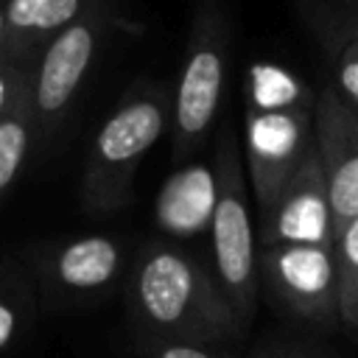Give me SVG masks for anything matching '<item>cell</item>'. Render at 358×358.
Masks as SVG:
<instances>
[{
    "label": "cell",
    "instance_id": "obj_1",
    "mask_svg": "<svg viewBox=\"0 0 358 358\" xmlns=\"http://www.w3.org/2000/svg\"><path fill=\"white\" fill-rule=\"evenodd\" d=\"M129 313L151 341L210 344L241 330L213 268L171 241H148L126 285Z\"/></svg>",
    "mask_w": 358,
    "mask_h": 358
},
{
    "label": "cell",
    "instance_id": "obj_2",
    "mask_svg": "<svg viewBox=\"0 0 358 358\" xmlns=\"http://www.w3.org/2000/svg\"><path fill=\"white\" fill-rule=\"evenodd\" d=\"M171 101L162 84L140 81L106 115L90 143L78 187L90 215H112L129 204L143 157L171 123Z\"/></svg>",
    "mask_w": 358,
    "mask_h": 358
},
{
    "label": "cell",
    "instance_id": "obj_3",
    "mask_svg": "<svg viewBox=\"0 0 358 358\" xmlns=\"http://www.w3.org/2000/svg\"><path fill=\"white\" fill-rule=\"evenodd\" d=\"M215 176H218V201L210 224V249H213V274L241 324L252 322L257 308V232L252 227V210L246 196V176L235 131L224 126L215 148Z\"/></svg>",
    "mask_w": 358,
    "mask_h": 358
},
{
    "label": "cell",
    "instance_id": "obj_4",
    "mask_svg": "<svg viewBox=\"0 0 358 358\" xmlns=\"http://www.w3.org/2000/svg\"><path fill=\"white\" fill-rule=\"evenodd\" d=\"M229 59V25L221 8H199L185 62L179 70L176 92L171 101V159L182 162L193 157L215 126Z\"/></svg>",
    "mask_w": 358,
    "mask_h": 358
},
{
    "label": "cell",
    "instance_id": "obj_5",
    "mask_svg": "<svg viewBox=\"0 0 358 358\" xmlns=\"http://www.w3.org/2000/svg\"><path fill=\"white\" fill-rule=\"evenodd\" d=\"M112 25L115 0H98L84 17L59 31L34 59L31 109L36 120V145H48L62 129Z\"/></svg>",
    "mask_w": 358,
    "mask_h": 358
},
{
    "label": "cell",
    "instance_id": "obj_6",
    "mask_svg": "<svg viewBox=\"0 0 358 358\" xmlns=\"http://www.w3.org/2000/svg\"><path fill=\"white\" fill-rule=\"evenodd\" d=\"M126 249L112 235H81L62 243H50L25 260L39 305L73 308L103 299L120 280Z\"/></svg>",
    "mask_w": 358,
    "mask_h": 358
},
{
    "label": "cell",
    "instance_id": "obj_7",
    "mask_svg": "<svg viewBox=\"0 0 358 358\" xmlns=\"http://www.w3.org/2000/svg\"><path fill=\"white\" fill-rule=\"evenodd\" d=\"M313 106L316 103L282 109H246V168L257 213H263L271 204L280 187L316 148Z\"/></svg>",
    "mask_w": 358,
    "mask_h": 358
},
{
    "label": "cell",
    "instance_id": "obj_8",
    "mask_svg": "<svg viewBox=\"0 0 358 358\" xmlns=\"http://www.w3.org/2000/svg\"><path fill=\"white\" fill-rule=\"evenodd\" d=\"M257 266L271 294L294 313L319 322L338 316L336 246H266L257 252Z\"/></svg>",
    "mask_w": 358,
    "mask_h": 358
},
{
    "label": "cell",
    "instance_id": "obj_9",
    "mask_svg": "<svg viewBox=\"0 0 358 358\" xmlns=\"http://www.w3.org/2000/svg\"><path fill=\"white\" fill-rule=\"evenodd\" d=\"M260 249L266 246H336L338 229L327 196V179L316 148L260 213Z\"/></svg>",
    "mask_w": 358,
    "mask_h": 358
},
{
    "label": "cell",
    "instance_id": "obj_10",
    "mask_svg": "<svg viewBox=\"0 0 358 358\" xmlns=\"http://www.w3.org/2000/svg\"><path fill=\"white\" fill-rule=\"evenodd\" d=\"M313 140L327 179L336 229L341 232L358 218V112L350 109L333 87L316 95Z\"/></svg>",
    "mask_w": 358,
    "mask_h": 358
},
{
    "label": "cell",
    "instance_id": "obj_11",
    "mask_svg": "<svg viewBox=\"0 0 358 358\" xmlns=\"http://www.w3.org/2000/svg\"><path fill=\"white\" fill-rule=\"evenodd\" d=\"M218 201L215 165L193 162L176 168L159 187L154 201V221L168 238L210 235L213 213Z\"/></svg>",
    "mask_w": 358,
    "mask_h": 358
},
{
    "label": "cell",
    "instance_id": "obj_12",
    "mask_svg": "<svg viewBox=\"0 0 358 358\" xmlns=\"http://www.w3.org/2000/svg\"><path fill=\"white\" fill-rule=\"evenodd\" d=\"M98 0H6L8 59L34 62L39 50Z\"/></svg>",
    "mask_w": 358,
    "mask_h": 358
},
{
    "label": "cell",
    "instance_id": "obj_13",
    "mask_svg": "<svg viewBox=\"0 0 358 358\" xmlns=\"http://www.w3.org/2000/svg\"><path fill=\"white\" fill-rule=\"evenodd\" d=\"M39 313L36 282L22 260L0 257V352L22 341Z\"/></svg>",
    "mask_w": 358,
    "mask_h": 358
},
{
    "label": "cell",
    "instance_id": "obj_14",
    "mask_svg": "<svg viewBox=\"0 0 358 358\" xmlns=\"http://www.w3.org/2000/svg\"><path fill=\"white\" fill-rule=\"evenodd\" d=\"M246 109H282L316 103V95L302 84L296 73L277 62H252L243 78Z\"/></svg>",
    "mask_w": 358,
    "mask_h": 358
},
{
    "label": "cell",
    "instance_id": "obj_15",
    "mask_svg": "<svg viewBox=\"0 0 358 358\" xmlns=\"http://www.w3.org/2000/svg\"><path fill=\"white\" fill-rule=\"evenodd\" d=\"M34 148H36V120L28 90V95L0 120V199L14 187Z\"/></svg>",
    "mask_w": 358,
    "mask_h": 358
},
{
    "label": "cell",
    "instance_id": "obj_16",
    "mask_svg": "<svg viewBox=\"0 0 358 358\" xmlns=\"http://www.w3.org/2000/svg\"><path fill=\"white\" fill-rule=\"evenodd\" d=\"M338 260V319L358 330V218H352L336 238Z\"/></svg>",
    "mask_w": 358,
    "mask_h": 358
},
{
    "label": "cell",
    "instance_id": "obj_17",
    "mask_svg": "<svg viewBox=\"0 0 358 358\" xmlns=\"http://www.w3.org/2000/svg\"><path fill=\"white\" fill-rule=\"evenodd\" d=\"M34 62L28 59H3L0 62V120L28 95Z\"/></svg>",
    "mask_w": 358,
    "mask_h": 358
},
{
    "label": "cell",
    "instance_id": "obj_18",
    "mask_svg": "<svg viewBox=\"0 0 358 358\" xmlns=\"http://www.w3.org/2000/svg\"><path fill=\"white\" fill-rule=\"evenodd\" d=\"M333 90L341 95V101L358 112V42L350 36L336 59V84Z\"/></svg>",
    "mask_w": 358,
    "mask_h": 358
},
{
    "label": "cell",
    "instance_id": "obj_19",
    "mask_svg": "<svg viewBox=\"0 0 358 358\" xmlns=\"http://www.w3.org/2000/svg\"><path fill=\"white\" fill-rule=\"evenodd\" d=\"M151 358H215L201 344H182V341H151Z\"/></svg>",
    "mask_w": 358,
    "mask_h": 358
},
{
    "label": "cell",
    "instance_id": "obj_20",
    "mask_svg": "<svg viewBox=\"0 0 358 358\" xmlns=\"http://www.w3.org/2000/svg\"><path fill=\"white\" fill-rule=\"evenodd\" d=\"M8 59V17H6V0H0V62Z\"/></svg>",
    "mask_w": 358,
    "mask_h": 358
},
{
    "label": "cell",
    "instance_id": "obj_21",
    "mask_svg": "<svg viewBox=\"0 0 358 358\" xmlns=\"http://www.w3.org/2000/svg\"><path fill=\"white\" fill-rule=\"evenodd\" d=\"M257 358H282V355H268V352H266V355H257Z\"/></svg>",
    "mask_w": 358,
    "mask_h": 358
},
{
    "label": "cell",
    "instance_id": "obj_22",
    "mask_svg": "<svg viewBox=\"0 0 358 358\" xmlns=\"http://www.w3.org/2000/svg\"><path fill=\"white\" fill-rule=\"evenodd\" d=\"M352 39H355V42H358V31H355V36H352Z\"/></svg>",
    "mask_w": 358,
    "mask_h": 358
}]
</instances>
